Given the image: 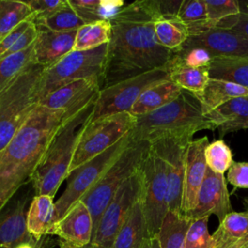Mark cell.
Wrapping results in <instances>:
<instances>
[{
    "label": "cell",
    "instance_id": "cell-1",
    "mask_svg": "<svg viewBox=\"0 0 248 248\" xmlns=\"http://www.w3.org/2000/svg\"><path fill=\"white\" fill-rule=\"evenodd\" d=\"M161 16L158 0H138L126 4L110 20L101 89L168 65L173 51L158 43L154 31Z\"/></svg>",
    "mask_w": 248,
    "mask_h": 248
},
{
    "label": "cell",
    "instance_id": "cell-2",
    "mask_svg": "<svg viewBox=\"0 0 248 248\" xmlns=\"http://www.w3.org/2000/svg\"><path fill=\"white\" fill-rule=\"evenodd\" d=\"M63 110L39 105L0 151V210L31 177L64 120Z\"/></svg>",
    "mask_w": 248,
    "mask_h": 248
},
{
    "label": "cell",
    "instance_id": "cell-3",
    "mask_svg": "<svg viewBox=\"0 0 248 248\" xmlns=\"http://www.w3.org/2000/svg\"><path fill=\"white\" fill-rule=\"evenodd\" d=\"M215 130L203 113L199 98L182 89L172 102L149 113L137 116L136 124L129 132L132 142L148 141L168 137L193 139L201 130Z\"/></svg>",
    "mask_w": 248,
    "mask_h": 248
},
{
    "label": "cell",
    "instance_id": "cell-4",
    "mask_svg": "<svg viewBox=\"0 0 248 248\" xmlns=\"http://www.w3.org/2000/svg\"><path fill=\"white\" fill-rule=\"evenodd\" d=\"M94 105L95 102L87 105L61 123L31 177L35 195L54 198L62 182L68 178L77 146L84 128L91 120Z\"/></svg>",
    "mask_w": 248,
    "mask_h": 248
},
{
    "label": "cell",
    "instance_id": "cell-5",
    "mask_svg": "<svg viewBox=\"0 0 248 248\" xmlns=\"http://www.w3.org/2000/svg\"><path fill=\"white\" fill-rule=\"evenodd\" d=\"M45 69L32 64L0 92V151L39 106L37 87Z\"/></svg>",
    "mask_w": 248,
    "mask_h": 248
},
{
    "label": "cell",
    "instance_id": "cell-6",
    "mask_svg": "<svg viewBox=\"0 0 248 248\" xmlns=\"http://www.w3.org/2000/svg\"><path fill=\"white\" fill-rule=\"evenodd\" d=\"M149 150L148 141H130L102 177L80 198L91 214L93 232L107 206L121 186L140 170Z\"/></svg>",
    "mask_w": 248,
    "mask_h": 248
},
{
    "label": "cell",
    "instance_id": "cell-7",
    "mask_svg": "<svg viewBox=\"0 0 248 248\" xmlns=\"http://www.w3.org/2000/svg\"><path fill=\"white\" fill-rule=\"evenodd\" d=\"M107 53L108 44L89 50H73L46 68L37 87L39 103L56 89L76 80L98 78L102 84Z\"/></svg>",
    "mask_w": 248,
    "mask_h": 248
},
{
    "label": "cell",
    "instance_id": "cell-8",
    "mask_svg": "<svg viewBox=\"0 0 248 248\" xmlns=\"http://www.w3.org/2000/svg\"><path fill=\"white\" fill-rule=\"evenodd\" d=\"M135 124L136 116L131 112H120L90 120L79 139L69 174L119 141L129 134Z\"/></svg>",
    "mask_w": 248,
    "mask_h": 248
},
{
    "label": "cell",
    "instance_id": "cell-9",
    "mask_svg": "<svg viewBox=\"0 0 248 248\" xmlns=\"http://www.w3.org/2000/svg\"><path fill=\"white\" fill-rule=\"evenodd\" d=\"M129 143L128 134L108 149L88 160L69 174L66 189L55 202L56 223L102 177Z\"/></svg>",
    "mask_w": 248,
    "mask_h": 248
},
{
    "label": "cell",
    "instance_id": "cell-10",
    "mask_svg": "<svg viewBox=\"0 0 248 248\" xmlns=\"http://www.w3.org/2000/svg\"><path fill=\"white\" fill-rule=\"evenodd\" d=\"M168 79H170V72L166 66L101 89L91 120L120 112H130L134 104L146 89Z\"/></svg>",
    "mask_w": 248,
    "mask_h": 248
},
{
    "label": "cell",
    "instance_id": "cell-11",
    "mask_svg": "<svg viewBox=\"0 0 248 248\" xmlns=\"http://www.w3.org/2000/svg\"><path fill=\"white\" fill-rule=\"evenodd\" d=\"M142 174L141 203L149 232L157 236L169 211L168 181L164 161L150 150L141 163Z\"/></svg>",
    "mask_w": 248,
    "mask_h": 248
},
{
    "label": "cell",
    "instance_id": "cell-12",
    "mask_svg": "<svg viewBox=\"0 0 248 248\" xmlns=\"http://www.w3.org/2000/svg\"><path fill=\"white\" fill-rule=\"evenodd\" d=\"M142 174L140 168L119 189L102 214L91 241L81 248H112L117 232L134 204L141 199Z\"/></svg>",
    "mask_w": 248,
    "mask_h": 248
},
{
    "label": "cell",
    "instance_id": "cell-13",
    "mask_svg": "<svg viewBox=\"0 0 248 248\" xmlns=\"http://www.w3.org/2000/svg\"><path fill=\"white\" fill-rule=\"evenodd\" d=\"M35 190L29 182L22 186L0 210V248H16L22 243L44 248L46 242L37 241L28 232L26 224L27 204Z\"/></svg>",
    "mask_w": 248,
    "mask_h": 248
},
{
    "label": "cell",
    "instance_id": "cell-14",
    "mask_svg": "<svg viewBox=\"0 0 248 248\" xmlns=\"http://www.w3.org/2000/svg\"><path fill=\"white\" fill-rule=\"evenodd\" d=\"M192 140L168 137L150 142L151 150L164 161L166 166L169 211L177 214H181L185 153L187 145Z\"/></svg>",
    "mask_w": 248,
    "mask_h": 248
},
{
    "label": "cell",
    "instance_id": "cell-15",
    "mask_svg": "<svg viewBox=\"0 0 248 248\" xmlns=\"http://www.w3.org/2000/svg\"><path fill=\"white\" fill-rule=\"evenodd\" d=\"M100 90V79H79L56 89L42 99L39 105L54 110H63L65 112L64 120H66L87 105L96 102Z\"/></svg>",
    "mask_w": 248,
    "mask_h": 248
},
{
    "label": "cell",
    "instance_id": "cell-16",
    "mask_svg": "<svg viewBox=\"0 0 248 248\" xmlns=\"http://www.w3.org/2000/svg\"><path fill=\"white\" fill-rule=\"evenodd\" d=\"M208 144V138L203 136L190 140L186 148L181 205V214L186 217H189L196 207L198 194L204 179L207 169L205 149Z\"/></svg>",
    "mask_w": 248,
    "mask_h": 248
},
{
    "label": "cell",
    "instance_id": "cell-17",
    "mask_svg": "<svg viewBox=\"0 0 248 248\" xmlns=\"http://www.w3.org/2000/svg\"><path fill=\"white\" fill-rule=\"evenodd\" d=\"M232 211L224 174L215 173L207 167L198 194L196 207L188 218L196 220L213 214L221 223Z\"/></svg>",
    "mask_w": 248,
    "mask_h": 248
},
{
    "label": "cell",
    "instance_id": "cell-18",
    "mask_svg": "<svg viewBox=\"0 0 248 248\" xmlns=\"http://www.w3.org/2000/svg\"><path fill=\"white\" fill-rule=\"evenodd\" d=\"M53 235L58 236L60 248H81L93 235V222L87 206L77 202L54 225Z\"/></svg>",
    "mask_w": 248,
    "mask_h": 248
},
{
    "label": "cell",
    "instance_id": "cell-19",
    "mask_svg": "<svg viewBox=\"0 0 248 248\" xmlns=\"http://www.w3.org/2000/svg\"><path fill=\"white\" fill-rule=\"evenodd\" d=\"M181 47L203 48L207 50L212 57H248V39L234 31L216 27L189 36Z\"/></svg>",
    "mask_w": 248,
    "mask_h": 248
},
{
    "label": "cell",
    "instance_id": "cell-20",
    "mask_svg": "<svg viewBox=\"0 0 248 248\" xmlns=\"http://www.w3.org/2000/svg\"><path fill=\"white\" fill-rule=\"evenodd\" d=\"M36 29L37 36L33 44L36 64L47 68L74 50L78 30L58 32L38 26Z\"/></svg>",
    "mask_w": 248,
    "mask_h": 248
},
{
    "label": "cell",
    "instance_id": "cell-21",
    "mask_svg": "<svg viewBox=\"0 0 248 248\" xmlns=\"http://www.w3.org/2000/svg\"><path fill=\"white\" fill-rule=\"evenodd\" d=\"M151 236L141 201H138L117 232L112 248H147Z\"/></svg>",
    "mask_w": 248,
    "mask_h": 248
},
{
    "label": "cell",
    "instance_id": "cell-22",
    "mask_svg": "<svg viewBox=\"0 0 248 248\" xmlns=\"http://www.w3.org/2000/svg\"><path fill=\"white\" fill-rule=\"evenodd\" d=\"M211 248H248V209L232 211L211 234Z\"/></svg>",
    "mask_w": 248,
    "mask_h": 248
},
{
    "label": "cell",
    "instance_id": "cell-23",
    "mask_svg": "<svg viewBox=\"0 0 248 248\" xmlns=\"http://www.w3.org/2000/svg\"><path fill=\"white\" fill-rule=\"evenodd\" d=\"M221 137L240 129H248V96L228 101L205 114Z\"/></svg>",
    "mask_w": 248,
    "mask_h": 248
},
{
    "label": "cell",
    "instance_id": "cell-24",
    "mask_svg": "<svg viewBox=\"0 0 248 248\" xmlns=\"http://www.w3.org/2000/svg\"><path fill=\"white\" fill-rule=\"evenodd\" d=\"M55 220V202L47 195H35L28 206L26 224L28 232L37 241L53 235Z\"/></svg>",
    "mask_w": 248,
    "mask_h": 248
},
{
    "label": "cell",
    "instance_id": "cell-25",
    "mask_svg": "<svg viewBox=\"0 0 248 248\" xmlns=\"http://www.w3.org/2000/svg\"><path fill=\"white\" fill-rule=\"evenodd\" d=\"M181 91L182 89L170 79L159 82L139 97L130 112L137 117L154 111L175 100Z\"/></svg>",
    "mask_w": 248,
    "mask_h": 248
},
{
    "label": "cell",
    "instance_id": "cell-26",
    "mask_svg": "<svg viewBox=\"0 0 248 248\" xmlns=\"http://www.w3.org/2000/svg\"><path fill=\"white\" fill-rule=\"evenodd\" d=\"M210 78L222 79L248 88V57H213L208 66Z\"/></svg>",
    "mask_w": 248,
    "mask_h": 248
},
{
    "label": "cell",
    "instance_id": "cell-27",
    "mask_svg": "<svg viewBox=\"0 0 248 248\" xmlns=\"http://www.w3.org/2000/svg\"><path fill=\"white\" fill-rule=\"evenodd\" d=\"M196 96L201 101L203 113L206 114L232 99L248 96V88L230 81L209 78L204 90Z\"/></svg>",
    "mask_w": 248,
    "mask_h": 248
},
{
    "label": "cell",
    "instance_id": "cell-28",
    "mask_svg": "<svg viewBox=\"0 0 248 248\" xmlns=\"http://www.w3.org/2000/svg\"><path fill=\"white\" fill-rule=\"evenodd\" d=\"M84 23L111 20L126 5L121 0H68Z\"/></svg>",
    "mask_w": 248,
    "mask_h": 248
},
{
    "label": "cell",
    "instance_id": "cell-29",
    "mask_svg": "<svg viewBox=\"0 0 248 248\" xmlns=\"http://www.w3.org/2000/svg\"><path fill=\"white\" fill-rule=\"evenodd\" d=\"M192 219L168 211L157 234L160 248H185L187 231Z\"/></svg>",
    "mask_w": 248,
    "mask_h": 248
},
{
    "label": "cell",
    "instance_id": "cell-30",
    "mask_svg": "<svg viewBox=\"0 0 248 248\" xmlns=\"http://www.w3.org/2000/svg\"><path fill=\"white\" fill-rule=\"evenodd\" d=\"M154 31L158 43L172 51L181 47L189 37L188 28L177 16H162L156 20Z\"/></svg>",
    "mask_w": 248,
    "mask_h": 248
},
{
    "label": "cell",
    "instance_id": "cell-31",
    "mask_svg": "<svg viewBox=\"0 0 248 248\" xmlns=\"http://www.w3.org/2000/svg\"><path fill=\"white\" fill-rule=\"evenodd\" d=\"M37 36L33 20H26L17 25L2 41H0V60L30 47Z\"/></svg>",
    "mask_w": 248,
    "mask_h": 248
},
{
    "label": "cell",
    "instance_id": "cell-32",
    "mask_svg": "<svg viewBox=\"0 0 248 248\" xmlns=\"http://www.w3.org/2000/svg\"><path fill=\"white\" fill-rule=\"evenodd\" d=\"M170 79L181 89L200 95L205 88L210 77L208 67L191 68L184 66H167Z\"/></svg>",
    "mask_w": 248,
    "mask_h": 248
},
{
    "label": "cell",
    "instance_id": "cell-33",
    "mask_svg": "<svg viewBox=\"0 0 248 248\" xmlns=\"http://www.w3.org/2000/svg\"><path fill=\"white\" fill-rule=\"evenodd\" d=\"M110 36V20L86 23L77 31L74 50H89L108 44Z\"/></svg>",
    "mask_w": 248,
    "mask_h": 248
},
{
    "label": "cell",
    "instance_id": "cell-34",
    "mask_svg": "<svg viewBox=\"0 0 248 248\" xmlns=\"http://www.w3.org/2000/svg\"><path fill=\"white\" fill-rule=\"evenodd\" d=\"M26 20H34V13L25 1L0 0V41Z\"/></svg>",
    "mask_w": 248,
    "mask_h": 248
},
{
    "label": "cell",
    "instance_id": "cell-35",
    "mask_svg": "<svg viewBox=\"0 0 248 248\" xmlns=\"http://www.w3.org/2000/svg\"><path fill=\"white\" fill-rule=\"evenodd\" d=\"M178 18L186 25L189 36L210 29L204 0H184L177 13Z\"/></svg>",
    "mask_w": 248,
    "mask_h": 248
},
{
    "label": "cell",
    "instance_id": "cell-36",
    "mask_svg": "<svg viewBox=\"0 0 248 248\" xmlns=\"http://www.w3.org/2000/svg\"><path fill=\"white\" fill-rule=\"evenodd\" d=\"M33 45L23 51L0 60V92L29 66L35 64Z\"/></svg>",
    "mask_w": 248,
    "mask_h": 248
},
{
    "label": "cell",
    "instance_id": "cell-37",
    "mask_svg": "<svg viewBox=\"0 0 248 248\" xmlns=\"http://www.w3.org/2000/svg\"><path fill=\"white\" fill-rule=\"evenodd\" d=\"M34 24L38 27L46 28L52 31L67 32L78 30L85 23L77 15V13L74 11V9L69 4V1L67 0L66 5L63 8H61L58 12H56L54 15L43 20L36 21L34 22Z\"/></svg>",
    "mask_w": 248,
    "mask_h": 248
},
{
    "label": "cell",
    "instance_id": "cell-38",
    "mask_svg": "<svg viewBox=\"0 0 248 248\" xmlns=\"http://www.w3.org/2000/svg\"><path fill=\"white\" fill-rule=\"evenodd\" d=\"M205 161L207 167L213 172L224 174L233 163L232 152L223 140H217L207 145Z\"/></svg>",
    "mask_w": 248,
    "mask_h": 248
},
{
    "label": "cell",
    "instance_id": "cell-39",
    "mask_svg": "<svg viewBox=\"0 0 248 248\" xmlns=\"http://www.w3.org/2000/svg\"><path fill=\"white\" fill-rule=\"evenodd\" d=\"M212 58L211 54L203 48L180 47L173 51L172 57L167 66H184L191 68L208 67Z\"/></svg>",
    "mask_w": 248,
    "mask_h": 248
},
{
    "label": "cell",
    "instance_id": "cell-40",
    "mask_svg": "<svg viewBox=\"0 0 248 248\" xmlns=\"http://www.w3.org/2000/svg\"><path fill=\"white\" fill-rule=\"evenodd\" d=\"M204 2L210 28L215 27L223 19L240 13V5L236 0H204Z\"/></svg>",
    "mask_w": 248,
    "mask_h": 248
},
{
    "label": "cell",
    "instance_id": "cell-41",
    "mask_svg": "<svg viewBox=\"0 0 248 248\" xmlns=\"http://www.w3.org/2000/svg\"><path fill=\"white\" fill-rule=\"evenodd\" d=\"M209 216L193 220L185 239V248H211V235L207 223Z\"/></svg>",
    "mask_w": 248,
    "mask_h": 248
},
{
    "label": "cell",
    "instance_id": "cell-42",
    "mask_svg": "<svg viewBox=\"0 0 248 248\" xmlns=\"http://www.w3.org/2000/svg\"><path fill=\"white\" fill-rule=\"evenodd\" d=\"M25 3L33 11V22H36L54 15L56 12H58L61 8H63L66 5L67 0H29L25 1Z\"/></svg>",
    "mask_w": 248,
    "mask_h": 248
},
{
    "label": "cell",
    "instance_id": "cell-43",
    "mask_svg": "<svg viewBox=\"0 0 248 248\" xmlns=\"http://www.w3.org/2000/svg\"><path fill=\"white\" fill-rule=\"evenodd\" d=\"M241 4L245 5V7L240 6L238 15L223 19L215 27L234 31L248 39V3L241 2Z\"/></svg>",
    "mask_w": 248,
    "mask_h": 248
},
{
    "label": "cell",
    "instance_id": "cell-44",
    "mask_svg": "<svg viewBox=\"0 0 248 248\" xmlns=\"http://www.w3.org/2000/svg\"><path fill=\"white\" fill-rule=\"evenodd\" d=\"M227 179L236 188L248 189V162H233L228 170Z\"/></svg>",
    "mask_w": 248,
    "mask_h": 248
},
{
    "label": "cell",
    "instance_id": "cell-45",
    "mask_svg": "<svg viewBox=\"0 0 248 248\" xmlns=\"http://www.w3.org/2000/svg\"><path fill=\"white\" fill-rule=\"evenodd\" d=\"M147 248H160V244H159V240H158L157 236H155L151 239Z\"/></svg>",
    "mask_w": 248,
    "mask_h": 248
},
{
    "label": "cell",
    "instance_id": "cell-46",
    "mask_svg": "<svg viewBox=\"0 0 248 248\" xmlns=\"http://www.w3.org/2000/svg\"><path fill=\"white\" fill-rule=\"evenodd\" d=\"M16 248H39V247H37L33 244H29V243H22V244L16 246Z\"/></svg>",
    "mask_w": 248,
    "mask_h": 248
},
{
    "label": "cell",
    "instance_id": "cell-47",
    "mask_svg": "<svg viewBox=\"0 0 248 248\" xmlns=\"http://www.w3.org/2000/svg\"><path fill=\"white\" fill-rule=\"evenodd\" d=\"M243 203H244V205H245V208H246V209H248V197L244 198V200H243Z\"/></svg>",
    "mask_w": 248,
    "mask_h": 248
}]
</instances>
